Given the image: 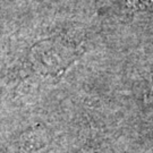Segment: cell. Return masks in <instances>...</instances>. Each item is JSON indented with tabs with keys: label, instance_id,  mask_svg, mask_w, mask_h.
Wrapping results in <instances>:
<instances>
[{
	"label": "cell",
	"instance_id": "cell-1",
	"mask_svg": "<svg viewBox=\"0 0 153 153\" xmlns=\"http://www.w3.org/2000/svg\"><path fill=\"white\" fill-rule=\"evenodd\" d=\"M146 100H150V101H151V104H153V91H152V90H151L150 94L146 97Z\"/></svg>",
	"mask_w": 153,
	"mask_h": 153
}]
</instances>
